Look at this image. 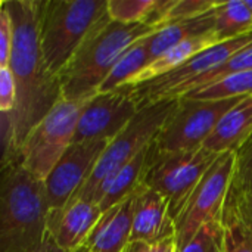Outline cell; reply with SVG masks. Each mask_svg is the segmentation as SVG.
Listing matches in <instances>:
<instances>
[{"mask_svg":"<svg viewBox=\"0 0 252 252\" xmlns=\"http://www.w3.org/2000/svg\"><path fill=\"white\" fill-rule=\"evenodd\" d=\"M13 24V49L9 68L15 77L18 97L9 114L13 158L19 161L21 146L28 133L62 99L59 77L53 75L43 59L40 31L46 1L3 0Z\"/></svg>","mask_w":252,"mask_h":252,"instance_id":"cell-1","label":"cell"},{"mask_svg":"<svg viewBox=\"0 0 252 252\" xmlns=\"http://www.w3.org/2000/svg\"><path fill=\"white\" fill-rule=\"evenodd\" d=\"M157 30L145 22L121 24L106 15L86 37L83 44L59 74L62 99L84 100L97 94L99 87L136 41L149 37Z\"/></svg>","mask_w":252,"mask_h":252,"instance_id":"cell-2","label":"cell"},{"mask_svg":"<svg viewBox=\"0 0 252 252\" xmlns=\"http://www.w3.org/2000/svg\"><path fill=\"white\" fill-rule=\"evenodd\" d=\"M50 207L43 180L21 162L1 168L0 252H25L49 235Z\"/></svg>","mask_w":252,"mask_h":252,"instance_id":"cell-3","label":"cell"},{"mask_svg":"<svg viewBox=\"0 0 252 252\" xmlns=\"http://www.w3.org/2000/svg\"><path fill=\"white\" fill-rule=\"evenodd\" d=\"M108 15V0H47L41 18L40 43L47 69L61 71L96 24Z\"/></svg>","mask_w":252,"mask_h":252,"instance_id":"cell-4","label":"cell"},{"mask_svg":"<svg viewBox=\"0 0 252 252\" xmlns=\"http://www.w3.org/2000/svg\"><path fill=\"white\" fill-rule=\"evenodd\" d=\"M177 105L179 99H171L161 100L139 109L128 126L114 140L109 142L108 148L94 165L90 177L77 190V193L69 199L68 204L75 201H92L94 192L106 179L127 165L155 140Z\"/></svg>","mask_w":252,"mask_h":252,"instance_id":"cell-5","label":"cell"},{"mask_svg":"<svg viewBox=\"0 0 252 252\" xmlns=\"http://www.w3.org/2000/svg\"><path fill=\"white\" fill-rule=\"evenodd\" d=\"M90 99H61L28 133L21 146L19 161L30 174L43 182L47 179L72 145L80 115Z\"/></svg>","mask_w":252,"mask_h":252,"instance_id":"cell-6","label":"cell"},{"mask_svg":"<svg viewBox=\"0 0 252 252\" xmlns=\"http://www.w3.org/2000/svg\"><path fill=\"white\" fill-rule=\"evenodd\" d=\"M250 44H252V32L233 40L220 41L199 52L198 55L186 61L183 65L167 72L159 78L137 86L126 87L128 89V93L139 109L161 100L182 99L193 89L195 83L199 78H202L207 72L217 68L219 65H221L235 53L244 50Z\"/></svg>","mask_w":252,"mask_h":252,"instance_id":"cell-7","label":"cell"},{"mask_svg":"<svg viewBox=\"0 0 252 252\" xmlns=\"http://www.w3.org/2000/svg\"><path fill=\"white\" fill-rule=\"evenodd\" d=\"M245 97L223 100H195L182 97L154 140L158 155L202 148L220 120Z\"/></svg>","mask_w":252,"mask_h":252,"instance_id":"cell-8","label":"cell"},{"mask_svg":"<svg viewBox=\"0 0 252 252\" xmlns=\"http://www.w3.org/2000/svg\"><path fill=\"white\" fill-rule=\"evenodd\" d=\"M219 157V154L204 146L193 151L164 155L154 152V158L145 176V185L159 192L167 199L170 213L176 221L190 195Z\"/></svg>","mask_w":252,"mask_h":252,"instance_id":"cell-9","label":"cell"},{"mask_svg":"<svg viewBox=\"0 0 252 252\" xmlns=\"http://www.w3.org/2000/svg\"><path fill=\"white\" fill-rule=\"evenodd\" d=\"M235 154H221L205 173L176 219V245L180 252L208 221L221 220L224 202L235 176Z\"/></svg>","mask_w":252,"mask_h":252,"instance_id":"cell-10","label":"cell"},{"mask_svg":"<svg viewBox=\"0 0 252 252\" xmlns=\"http://www.w3.org/2000/svg\"><path fill=\"white\" fill-rule=\"evenodd\" d=\"M137 105L127 87L94 94L84 106L72 143L114 140L136 117Z\"/></svg>","mask_w":252,"mask_h":252,"instance_id":"cell-11","label":"cell"},{"mask_svg":"<svg viewBox=\"0 0 252 252\" xmlns=\"http://www.w3.org/2000/svg\"><path fill=\"white\" fill-rule=\"evenodd\" d=\"M109 140L72 143L44 180L50 213L62 210L90 177Z\"/></svg>","mask_w":252,"mask_h":252,"instance_id":"cell-12","label":"cell"},{"mask_svg":"<svg viewBox=\"0 0 252 252\" xmlns=\"http://www.w3.org/2000/svg\"><path fill=\"white\" fill-rule=\"evenodd\" d=\"M176 238V221L167 199L149 186L142 185L134 205L131 241L157 244Z\"/></svg>","mask_w":252,"mask_h":252,"instance_id":"cell-13","label":"cell"},{"mask_svg":"<svg viewBox=\"0 0 252 252\" xmlns=\"http://www.w3.org/2000/svg\"><path fill=\"white\" fill-rule=\"evenodd\" d=\"M140 188L117 205L102 211L83 250L87 252H123L126 250L131 242L134 205Z\"/></svg>","mask_w":252,"mask_h":252,"instance_id":"cell-14","label":"cell"},{"mask_svg":"<svg viewBox=\"0 0 252 252\" xmlns=\"http://www.w3.org/2000/svg\"><path fill=\"white\" fill-rule=\"evenodd\" d=\"M102 216V210L92 201H75L49 214V235L68 252L83 250L90 232Z\"/></svg>","mask_w":252,"mask_h":252,"instance_id":"cell-15","label":"cell"},{"mask_svg":"<svg viewBox=\"0 0 252 252\" xmlns=\"http://www.w3.org/2000/svg\"><path fill=\"white\" fill-rule=\"evenodd\" d=\"M154 152L155 151L152 142L127 165L106 179L94 192L92 202L97 204L100 210L105 211L134 193L145 182V176L154 158Z\"/></svg>","mask_w":252,"mask_h":252,"instance_id":"cell-16","label":"cell"},{"mask_svg":"<svg viewBox=\"0 0 252 252\" xmlns=\"http://www.w3.org/2000/svg\"><path fill=\"white\" fill-rule=\"evenodd\" d=\"M252 136V96L235 105L217 124L213 134L204 143L211 152L219 155L236 154Z\"/></svg>","mask_w":252,"mask_h":252,"instance_id":"cell-17","label":"cell"},{"mask_svg":"<svg viewBox=\"0 0 252 252\" xmlns=\"http://www.w3.org/2000/svg\"><path fill=\"white\" fill-rule=\"evenodd\" d=\"M216 7L196 18L167 24L161 27L159 30H157L154 34H151L146 38V46H148L151 62L155 61L168 49L186 40L216 31Z\"/></svg>","mask_w":252,"mask_h":252,"instance_id":"cell-18","label":"cell"},{"mask_svg":"<svg viewBox=\"0 0 252 252\" xmlns=\"http://www.w3.org/2000/svg\"><path fill=\"white\" fill-rule=\"evenodd\" d=\"M217 43H220V40L216 35V31L186 40V41L168 49L161 56H158L155 61L148 63L127 86H137V84L159 78V77L165 75L167 72L179 68L180 65H183L186 61H189L199 52H202Z\"/></svg>","mask_w":252,"mask_h":252,"instance_id":"cell-19","label":"cell"},{"mask_svg":"<svg viewBox=\"0 0 252 252\" xmlns=\"http://www.w3.org/2000/svg\"><path fill=\"white\" fill-rule=\"evenodd\" d=\"M226 252H252V219L238 189L230 185L223 208Z\"/></svg>","mask_w":252,"mask_h":252,"instance_id":"cell-20","label":"cell"},{"mask_svg":"<svg viewBox=\"0 0 252 252\" xmlns=\"http://www.w3.org/2000/svg\"><path fill=\"white\" fill-rule=\"evenodd\" d=\"M146 38L148 37L136 41L123 53V56L118 59V62L114 65V68L99 87L97 93H108L127 86L151 62Z\"/></svg>","mask_w":252,"mask_h":252,"instance_id":"cell-21","label":"cell"},{"mask_svg":"<svg viewBox=\"0 0 252 252\" xmlns=\"http://www.w3.org/2000/svg\"><path fill=\"white\" fill-rule=\"evenodd\" d=\"M252 32V12L244 0L219 1L216 7V35L220 41Z\"/></svg>","mask_w":252,"mask_h":252,"instance_id":"cell-22","label":"cell"},{"mask_svg":"<svg viewBox=\"0 0 252 252\" xmlns=\"http://www.w3.org/2000/svg\"><path fill=\"white\" fill-rule=\"evenodd\" d=\"M248 96H252V71L236 72L216 83L201 86L183 97L195 100H223Z\"/></svg>","mask_w":252,"mask_h":252,"instance_id":"cell-23","label":"cell"},{"mask_svg":"<svg viewBox=\"0 0 252 252\" xmlns=\"http://www.w3.org/2000/svg\"><path fill=\"white\" fill-rule=\"evenodd\" d=\"M157 0H108V15L121 24L146 22Z\"/></svg>","mask_w":252,"mask_h":252,"instance_id":"cell-24","label":"cell"},{"mask_svg":"<svg viewBox=\"0 0 252 252\" xmlns=\"http://www.w3.org/2000/svg\"><path fill=\"white\" fill-rule=\"evenodd\" d=\"M180 252H226L221 220L205 223Z\"/></svg>","mask_w":252,"mask_h":252,"instance_id":"cell-25","label":"cell"},{"mask_svg":"<svg viewBox=\"0 0 252 252\" xmlns=\"http://www.w3.org/2000/svg\"><path fill=\"white\" fill-rule=\"evenodd\" d=\"M235 176L232 185L238 189H245L252 185V136L251 139L235 154Z\"/></svg>","mask_w":252,"mask_h":252,"instance_id":"cell-26","label":"cell"},{"mask_svg":"<svg viewBox=\"0 0 252 252\" xmlns=\"http://www.w3.org/2000/svg\"><path fill=\"white\" fill-rule=\"evenodd\" d=\"M13 24L4 4L0 1V68L9 65L13 49Z\"/></svg>","mask_w":252,"mask_h":252,"instance_id":"cell-27","label":"cell"},{"mask_svg":"<svg viewBox=\"0 0 252 252\" xmlns=\"http://www.w3.org/2000/svg\"><path fill=\"white\" fill-rule=\"evenodd\" d=\"M18 89L9 66L0 68V112L10 114L16 106Z\"/></svg>","mask_w":252,"mask_h":252,"instance_id":"cell-28","label":"cell"},{"mask_svg":"<svg viewBox=\"0 0 252 252\" xmlns=\"http://www.w3.org/2000/svg\"><path fill=\"white\" fill-rule=\"evenodd\" d=\"M123 252H177V245H176V238L157 242V244L131 241Z\"/></svg>","mask_w":252,"mask_h":252,"instance_id":"cell-29","label":"cell"},{"mask_svg":"<svg viewBox=\"0 0 252 252\" xmlns=\"http://www.w3.org/2000/svg\"><path fill=\"white\" fill-rule=\"evenodd\" d=\"M25 252H68V251H65L63 248H61V247L56 244V241H55L50 235H47V236H46V239H44L43 242H40L38 245H35V247H32V248H30V250H27Z\"/></svg>","mask_w":252,"mask_h":252,"instance_id":"cell-30","label":"cell"},{"mask_svg":"<svg viewBox=\"0 0 252 252\" xmlns=\"http://www.w3.org/2000/svg\"><path fill=\"white\" fill-rule=\"evenodd\" d=\"M235 189H238V188H235ZM238 190H239V193H241V196L244 199V204H245V207H247V210H248V213H250V216H251L252 219V185H250L245 189H238Z\"/></svg>","mask_w":252,"mask_h":252,"instance_id":"cell-31","label":"cell"},{"mask_svg":"<svg viewBox=\"0 0 252 252\" xmlns=\"http://www.w3.org/2000/svg\"><path fill=\"white\" fill-rule=\"evenodd\" d=\"M244 1L247 3V6L250 7V10H251V12H252V0H244Z\"/></svg>","mask_w":252,"mask_h":252,"instance_id":"cell-32","label":"cell"},{"mask_svg":"<svg viewBox=\"0 0 252 252\" xmlns=\"http://www.w3.org/2000/svg\"><path fill=\"white\" fill-rule=\"evenodd\" d=\"M78 252H87V251H86V250H80V251H78Z\"/></svg>","mask_w":252,"mask_h":252,"instance_id":"cell-33","label":"cell"}]
</instances>
